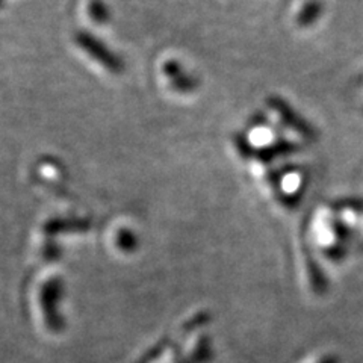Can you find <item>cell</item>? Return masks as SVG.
Segmentation results:
<instances>
[{
    "label": "cell",
    "mask_w": 363,
    "mask_h": 363,
    "mask_svg": "<svg viewBox=\"0 0 363 363\" xmlns=\"http://www.w3.org/2000/svg\"><path fill=\"white\" fill-rule=\"evenodd\" d=\"M76 41L84 50H86L91 56H93V58H96L100 64H104L106 68H109V70L116 72V73L123 70L121 61L117 58L116 55L106 49L105 44H101L99 40L93 38V35H89V33H86V32H82V33H79Z\"/></svg>",
    "instance_id": "obj_1"
},
{
    "label": "cell",
    "mask_w": 363,
    "mask_h": 363,
    "mask_svg": "<svg viewBox=\"0 0 363 363\" xmlns=\"http://www.w3.org/2000/svg\"><path fill=\"white\" fill-rule=\"evenodd\" d=\"M167 74L172 76V77H177V81L174 82V86H177L179 89L186 91V89H191V88H192V85H189L188 79H186L184 74H180V70H179L177 64L169 62V64L167 65Z\"/></svg>",
    "instance_id": "obj_2"
},
{
    "label": "cell",
    "mask_w": 363,
    "mask_h": 363,
    "mask_svg": "<svg viewBox=\"0 0 363 363\" xmlns=\"http://www.w3.org/2000/svg\"><path fill=\"white\" fill-rule=\"evenodd\" d=\"M91 17L97 21H104L108 18L106 8L104 4L100 2V0H94V2L91 4Z\"/></svg>",
    "instance_id": "obj_3"
}]
</instances>
